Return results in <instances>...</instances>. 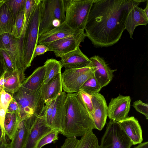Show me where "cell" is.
Returning <instances> with one entry per match:
<instances>
[{
    "label": "cell",
    "mask_w": 148,
    "mask_h": 148,
    "mask_svg": "<svg viewBox=\"0 0 148 148\" xmlns=\"http://www.w3.org/2000/svg\"><path fill=\"white\" fill-rule=\"evenodd\" d=\"M128 0H94L85 27V34L96 47L116 43L125 29Z\"/></svg>",
    "instance_id": "obj_1"
},
{
    "label": "cell",
    "mask_w": 148,
    "mask_h": 148,
    "mask_svg": "<svg viewBox=\"0 0 148 148\" xmlns=\"http://www.w3.org/2000/svg\"><path fill=\"white\" fill-rule=\"evenodd\" d=\"M66 105L65 125L62 134L66 138L82 136L87 132L95 129L91 116L76 93L67 94Z\"/></svg>",
    "instance_id": "obj_2"
},
{
    "label": "cell",
    "mask_w": 148,
    "mask_h": 148,
    "mask_svg": "<svg viewBox=\"0 0 148 148\" xmlns=\"http://www.w3.org/2000/svg\"><path fill=\"white\" fill-rule=\"evenodd\" d=\"M12 97L18 106L20 120L38 118L44 112L45 103L40 87L33 90L21 86L13 94Z\"/></svg>",
    "instance_id": "obj_3"
},
{
    "label": "cell",
    "mask_w": 148,
    "mask_h": 148,
    "mask_svg": "<svg viewBox=\"0 0 148 148\" xmlns=\"http://www.w3.org/2000/svg\"><path fill=\"white\" fill-rule=\"evenodd\" d=\"M41 3L39 37L59 26L65 20L63 0H41Z\"/></svg>",
    "instance_id": "obj_4"
},
{
    "label": "cell",
    "mask_w": 148,
    "mask_h": 148,
    "mask_svg": "<svg viewBox=\"0 0 148 148\" xmlns=\"http://www.w3.org/2000/svg\"><path fill=\"white\" fill-rule=\"evenodd\" d=\"M94 0H64L65 22L71 27L84 30L89 14Z\"/></svg>",
    "instance_id": "obj_5"
},
{
    "label": "cell",
    "mask_w": 148,
    "mask_h": 148,
    "mask_svg": "<svg viewBox=\"0 0 148 148\" xmlns=\"http://www.w3.org/2000/svg\"><path fill=\"white\" fill-rule=\"evenodd\" d=\"M41 0L36 6L31 16L25 34L23 59L27 68L34 59L33 54L38 44V32L41 9Z\"/></svg>",
    "instance_id": "obj_6"
},
{
    "label": "cell",
    "mask_w": 148,
    "mask_h": 148,
    "mask_svg": "<svg viewBox=\"0 0 148 148\" xmlns=\"http://www.w3.org/2000/svg\"><path fill=\"white\" fill-rule=\"evenodd\" d=\"M132 145L117 122L110 120L107 124L99 148H131Z\"/></svg>",
    "instance_id": "obj_7"
},
{
    "label": "cell",
    "mask_w": 148,
    "mask_h": 148,
    "mask_svg": "<svg viewBox=\"0 0 148 148\" xmlns=\"http://www.w3.org/2000/svg\"><path fill=\"white\" fill-rule=\"evenodd\" d=\"M17 39L10 34L1 35L0 36V49L4 50L8 54L14 70L18 73L22 84L26 79L25 71L27 68L19 55Z\"/></svg>",
    "instance_id": "obj_8"
},
{
    "label": "cell",
    "mask_w": 148,
    "mask_h": 148,
    "mask_svg": "<svg viewBox=\"0 0 148 148\" xmlns=\"http://www.w3.org/2000/svg\"><path fill=\"white\" fill-rule=\"evenodd\" d=\"M145 0H128V14L125 22V29L128 32L130 38L133 39L135 28L138 26L146 25L148 23V16L143 9L138 6Z\"/></svg>",
    "instance_id": "obj_9"
},
{
    "label": "cell",
    "mask_w": 148,
    "mask_h": 148,
    "mask_svg": "<svg viewBox=\"0 0 148 148\" xmlns=\"http://www.w3.org/2000/svg\"><path fill=\"white\" fill-rule=\"evenodd\" d=\"M84 30L74 35L49 43L46 45L49 51H53L57 57L73 51L79 47L86 38Z\"/></svg>",
    "instance_id": "obj_10"
},
{
    "label": "cell",
    "mask_w": 148,
    "mask_h": 148,
    "mask_svg": "<svg viewBox=\"0 0 148 148\" xmlns=\"http://www.w3.org/2000/svg\"><path fill=\"white\" fill-rule=\"evenodd\" d=\"M66 96L65 92H62L55 99L51 116L47 124L53 130L61 134L65 125Z\"/></svg>",
    "instance_id": "obj_11"
},
{
    "label": "cell",
    "mask_w": 148,
    "mask_h": 148,
    "mask_svg": "<svg viewBox=\"0 0 148 148\" xmlns=\"http://www.w3.org/2000/svg\"><path fill=\"white\" fill-rule=\"evenodd\" d=\"M131 102L129 96L120 94L112 98L108 106V116L110 120L117 122L128 117Z\"/></svg>",
    "instance_id": "obj_12"
},
{
    "label": "cell",
    "mask_w": 148,
    "mask_h": 148,
    "mask_svg": "<svg viewBox=\"0 0 148 148\" xmlns=\"http://www.w3.org/2000/svg\"><path fill=\"white\" fill-rule=\"evenodd\" d=\"M91 101L94 110L91 117L95 129L101 131L106 123L108 106L104 97L99 93L92 95Z\"/></svg>",
    "instance_id": "obj_13"
},
{
    "label": "cell",
    "mask_w": 148,
    "mask_h": 148,
    "mask_svg": "<svg viewBox=\"0 0 148 148\" xmlns=\"http://www.w3.org/2000/svg\"><path fill=\"white\" fill-rule=\"evenodd\" d=\"M44 113L45 112L37 118L31 127L27 140L23 148H36L39 140L53 130L47 124L45 118Z\"/></svg>",
    "instance_id": "obj_14"
},
{
    "label": "cell",
    "mask_w": 148,
    "mask_h": 148,
    "mask_svg": "<svg viewBox=\"0 0 148 148\" xmlns=\"http://www.w3.org/2000/svg\"><path fill=\"white\" fill-rule=\"evenodd\" d=\"M95 67L94 75L102 88L107 86L112 79L113 73L116 69H112L103 58L95 55L89 58Z\"/></svg>",
    "instance_id": "obj_15"
},
{
    "label": "cell",
    "mask_w": 148,
    "mask_h": 148,
    "mask_svg": "<svg viewBox=\"0 0 148 148\" xmlns=\"http://www.w3.org/2000/svg\"><path fill=\"white\" fill-rule=\"evenodd\" d=\"M60 61L62 67L66 69L81 68L89 64L91 61L81 51L79 47L61 56Z\"/></svg>",
    "instance_id": "obj_16"
},
{
    "label": "cell",
    "mask_w": 148,
    "mask_h": 148,
    "mask_svg": "<svg viewBox=\"0 0 148 148\" xmlns=\"http://www.w3.org/2000/svg\"><path fill=\"white\" fill-rule=\"evenodd\" d=\"M82 30L72 28L64 22L59 26L39 36L38 44L45 45L49 43L74 35Z\"/></svg>",
    "instance_id": "obj_17"
},
{
    "label": "cell",
    "mask_w": 148,
    "mask_h": 148,
    "mask_svg": "<svg viewBox=\"0 0 148 148\" xmlns=\"http://www.w3.org/2000/svg\"><path fill=\"white\" fill-rule=\"evenodd\" d=\"M117 122L133 145L142 143L143 141L142 130L137 119L134 116H128Z\"/></svg>",
    "instance_id": "obj_18"
},
{
    "label": "cell",
    "mask_w": 148,
    "mask_h": 148,
    "mask_svg": "<svg viewBox=\"0 0 148 148\" xmlns=\"http://www.w3.org/2000/svg\"><path fill=\"white\" fill-rule=\"evenodd\" d=\"M37 119L32 117L20 120L16 131L10 143V148H23L30 129Z\"/></svg>",
    "instance_id": "obj_19"
},
{
    "label": "cell",
    "mask_w": 148,
    "mask_h": 148,
    "mask_svg": "<svg viewBox=\"0 0 148 148\" xmlns=\"http://www.w3.org/2000/svg\"><path fill=\"white\" fill-rule=\"evenodd\" d=\"M60 148H99L97 138L92 130L86 132L80 140L76 137L67 138Z\"/></svg>",
    "instance_id": "obj_20"
},
{
    "label": "cell",
    "mask_w": 148,
    "mask_h": 148,
    "mask_svg": "<svg viewBox=\"0 0 148 148\" xmlns=\"http://www.w3.org/2000/svg\"><path fill=\"white\" fill-rule=\"evenodd\" d=\"M61 73L56 75L47 84H42L41 92L45 104L55 99L62 91Z\"/></svg>",
    "instance_id": "obj_21"
},
{
    "label": "cell",
    "mask_w": 148,
    "mask_h": 148,
    "mask_svg": "<svg viewBox=\"0 0 148 148\" xmlns=\"http://www.w3.org/2000/svg\"><path fill=\"white\" fill-rule=\"evenodd\" d=\"M45 73L44 65L38 67L34 71L31 75L25 79L21 86L30 90L38 89L43 84Z\"/></svg>",
    "instance_id": "obj_22"
},
{
    "label": "cell",
    "mask_w": 148,
    "mask_h": 148,
    "mask_svg": "<svg viewBox=\"0 0 148 148\" xmlns=\"http://www.w3.org/2000/svg\"><path fill=\"white\" fill-rule=\"evenodd\" d=\"M4 1L0 7V36L5 33L12 34L14 23L13 16Z\"/></svg>",
    "instance_id": "obj_23"
},
{
    "label": "cell",
    "mask_w": 148,
    "mask_h": 148,
    "mask_svg": "<svg viewBox=\"0 0 148 148\" xmlns=\"http://www.w3.org/2000/svg\"><path fill=\"white\" fill-rule=\"evenodd\" d=\"M94 69L82 74L69 82L62 84V89L64 92L67 93H77L83 84L94 74Z\"/></svg>",
    "instance_id": "obj_24"
},
{
    "label": "cell",
    "mask_w": 148,
    "mask_h": 148,
    "mask_svg": "<svg viewBox=\"0 0 148 148\" xmlns=\"http://www.w3.org/2000/svg\"><path fill=\"white\" fill-rule=\"evenodd\" d=\"M4 90L12 97L21 87V83L18 73L16 71L5 72Z\"/></svg>",
    "instance_id": "obj_25"
},
{
    "label": "cell",
    "mask_w": 148,
    "mask_h": 148,
    "mask_svg": "<svg viewBox=\"0 0 148 148\" xmlns=\"http://www.w3.org/2000/svg\"><path fill=\"white\" fill-rule=\"evenodd\" d=\"M19 113L6 112L4 122L5 134L11 140L18 128L20 121Z\"/></svg>",
    "instance_id": "obj_26"
},
{
    "label": "cell",
    "mask_w": 148,
    "mask_h": 148,
    "mask_svg": "<svg viewBox=\"0 0 148 148\" xmlns=\"http://www.w3.org/2000/svg\"><path fill=\"white\" fill-rule=\"evenodd\" d=\"M45 73L43 84H47L56 75L61 72L62 68L60 61L48 59L44 63Z\"/></svg>",
    "instance_id": "obj_27"
},
{
    "label": "cell",
    "mask_w": 148,
    "mask_h": 148,
    "mask_svg": "<svg viewBox=\"0 0 148 148\" xmlns=\"http://www.w3.org/2000/svg\"><path fill=\"white\" fill-rule=\"evenodd\" d=\"M12 97L3 90L0 93V123L2 129L3 139L6 138L4 129L5 114L9 105L13 99Z\"/></svg>",
    "instance_id": "obj_28"
},
{
    "label": "cell",
    "mask_w": 148,
    "mask_h": 148,
    "mask_svg": "<svg viewBox=\"0 0 148 148\" xmlns=\"http://www.w3.org/2000/svg\"><path fill=\"white\" fill-rule=\"evenodd\" d=\"M95 67L91 62L86 66L81 68L65 69L61 73L62 84L66 83L77 76L93 69Z\"/></svg>",
    "instance_id": "obj_29"
},
{
    "label": "cell",
    "mask_w": 148,
    "mask_h": 148,
    "mask_svg": "<svg viewBox=\"0 0 148 148\" xmlns=\"http://www.w3.org/2000/svg\"><path fill=\"white\" fill-rule=\"evenodd\" d=\"M102 88L93 74L81 86L80 88L92 95L99 93Z\"/></svg>",
    "instance_id": "obj_30"
},
{
    "label": "cell",
    "mask_w": 148,
    "mask_h": 148,
    "mask_svg": "<svg viewBox=\"0 0 148 148\" xmlns=\"http://www.w3.org/2000/svg\"><path fill=\"white\" fill-rule=\"evenodd\" d=\"M25 18V8L22 9L16 15L14 21L12 34L19 39L23 29Z\"/></svg>",
    "instance_id": "obj_31"
},
{
    "label": "cell",
    "mask_w": 148,
    "mask_h": 148,
    "mask_svg": "<svg viewBox=\"0 0 148 148\" xmlns=\"http://www.w3.org/2000/svg\"><path fill=\"white\" fill-rule=\"evenodd\" d=\"M76 93L78 98L91 116L94 112L91 101L92 95L88 94L81 88Z\"/></svg>",
    "instance_id": "obj_32"
},
{
    "label": "cell",
    "mask_w": 148,
    "mask_h": 148,
    "mask_svg": "<svg viewBox=\"0 0 148 148\" xmlns=\"http://www.w3.org/2000/svg\"><path fill=\"white\" fill-rule=\"evenodd\" d=\"M26 0H5L4 2L9 8L14 19L21 10L25 8Z\"/></svg>",
    "instance_id": "obj_33"
},
{
    "label": "cell",
    "mask_w": 148,
    "mask_h": 148,
    "mask_svg": "<svg viewBox=\"0 0 148 148\" xmlns=\"http://www.w3.org/2000/svg\"><path fill=\"white\" fill-rule=\"evenodd\" d=\"M59 133L53 130L42 138L38 143L36 148H42L45 145L52 143H54L58 140Z\"/></svg>",
    "instance_id": "obj_34"
},
{
    "label": "cell",
    "mask_w": 148,
    "mask_h": 148,
    "mask_svg": "<svg viewBox=\"0 0 148 148\" xmlns=\"http://www.w3.org/2000/svg\"><path fill=\"white\" fill-rule=\"evenodd\" d=\"M0 61L2 63L5 73L14 70L12 61L6 51L0 49Z\"/></svg>",
    "instance_id": "obj_35"
},
{
    "label": "cell",
    "mask_w": 148,
    "mask_h": 148,
    "mask_svg": "<svg viewBox=\"0 0 148 148\" xmlns=\"http://www.w3.org/2000/svg\"><path fill=\"white\" fill-rule=\"evenodd\" d=\"M133 107L137 112L144 115L148 119V104L143 102L140 100L136 101L133 103Z\"/></svg>",
    "instance_id": "obj_36"
},
{
    "label": "cell",
    "mask_w": 148,
    "mask_h": 148,
    "mask_svg": "<svg viewBox=\"0 0 148 148\" xmlns=\"http://www.w3.org/2000/svg\"><path fill=\"white\" fill-rule=\"evenodd\" d=\"M49 51L48 47L46 45L42 44H38L36 47L33 54L34 58L36 56L43 54Z\"/></svg>",
    "instance_id": "obj_37"
},
{
    "label": "cell",
    "mask_w": 148,
    "mask_h": 148,
    "mask_svg": "<svg viewBox=\"0 0 148 148\" xmlns=\"http://www.w3.org/2000/svg\"><path fill=\"white\" fill-rule=\"evenodd\" d=\"M6 112L19 113V108L18 105L14 98H13L10 103Z\"/></svg>",
    "instance_id": "obj_38"
},
{
    "label": "cell",
    "mask_w": 148,
    "mask_h": 148,
    "mask_svg": "<svg viewBox=\"0 0 148 148\" xmlns=\"http://www.w3.org/2000/svg\"><path fill=\"white\" fill-rule=\"evenodd\" d=\"M134 148H148V142H145L139 144Z\"/></svg>",
    "instance_id": "obj_39"
},
{
    "label": "cell",
    "mask_w": 148,
    "mask_h": 148,
    "mask_svg": "<svg viewBox=\"0 0 148 148\" xmlns=\"http://www.w3.org/2000/svg\"><path fill=\"white\" fill-rule=\"evenodd\" d=\"M4 75L0 78V93L4 89Z\"/></svg>",
    "instance_id": "obj_40"
},
{
    "label": "cell",
    "mask_w": 148,
    "mask_h": 148,
    "mask_svg": "<svg viewBox=\"0 0 148 148\" xmlns=\"http://www.w3.org/2000/svg\"><path fill=\"white\" fill-rule=\"evenodd\" d=\"M0 148H10V144L5 143L3 140L0 144Z\"/></svg>",
    "instance_id": "obj_41"
},
{
    "label": "cell",
    "mask_w": 148,
    "mask_h": 148,
    "mask_svg": "<svg viewBox=\"0 0 148 148\" xmlns=\"http://www.w3.org/2000/svg\"><path fill=\"white\" fill-rule=\"evenodd\" d=\"M5 73L3 66L1 62L0 61V78Z\"/></svg>",
    "instance_id": "obj_42"
},
{
    "label": "cell",
    "mask_w": 148,
    "mask_h": 148,
    "mask_svg": "<svg viewBox=\"0 0 148 148\" xmlns=\"http://www.w3.org/2000/svg\"><path fill=\"white\" fill-rule=\"evenodd\" d=\"M146 5L145 8L143 9L144 11L146 14L148 16V1L146 0Z\"/></svg>",
    "instance_id": "obj_43"
},
{
    "label": "cell",
    "mask_w": 148,
    "mask_h": 148,
    "mask_svg": "<svg viewBox=\"0 0 148 148\" xmlns=\"http://www.w3.org/2000/svg\"><path fill=\"white\" fill-rule=\"evenodd\" d=\"M2 129L0 123V144L2 142V141L3 140L2 138Z\"/></svg>",
    "instance_id": "obj_44"
},
{
    "label": "cell",
    "mask_w": 148,
    "mask_h": 148,
    "mask_svg": "<svg viewBox=\"0 0 148 148\" xmlns=\"http://www.w3.org/2000/svg\"><path fill=\"white\" fill-rule=\"evenodd\" d=\"M5 0H0V7L2 3L4 2Z\"/></svg>",
    "instance_id": "obj_45"
}]
</instances>
